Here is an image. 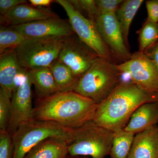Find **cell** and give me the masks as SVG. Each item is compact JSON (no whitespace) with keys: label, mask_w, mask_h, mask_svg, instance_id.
Masks as SVG:
<instances>
[{"label":"cell","mask_w":158,"mask_h":158,"mask_svg":"<svg viewBox=\"0 0 158 158\" xmlns=\"http://www.w3.org/2000/svg\"><path fill=\"white\" fill-rule=\"evenodd\" d=\"M98 105L74 91L58 92L37 99L34 118L77 128L93 122Z\"/></svg>","instance_id":"1"},{"label":"cell","mask_w":158,"mask_h":158,"mask_svg":"<svg viewBox=\"0 0 158 158\" xmlns=\"http://www.w3.org/2000/svg\"><path fill=\"white\" fill-rule=\"evenodd\" d=\"M158 102V94L149 93L132 82L122 81L111 94L98 105L94 122L117 131L123 129L132 114L140 106Z\"/></svg>","instance_id":"2"},{"label":"cell","mask_w":158,"mask_h":158,"mask_svg":"<svg viewBox=\"0 0 158 158\" xmlns=\"http://www.w3.org/2000/svg\"><path fill=\"white\" fill-rule=\"evenodd\" d=\"M122 75L116 64L98 57L80 77L73 91L99 104L122 81Z\"/></svg>","instance_id":"3"},{"label":"cell","mask_w":158,"mask_h":158,"mask_svg":"<svg viewBox=\"0 0 158 158\" xmlns=\"http://www.w3.org/2000/svg\"><path fill=\"white\" fill-rule=\"evenodd\" d=\"M77 128H70L55 122L34 119L23 123L12 135V158H24L33 148L49 138H58L68 141H73Z\"/></svg>","instance_id":"4"},{"label":"cell","mask_w":158,"mask_h":158,"mask_svg":"<svg viewBox=\"0 0 158 158\" xmlns=\"http://www.w3.org/2000/svg\"><path fill=\"white\" fill-rule=\"evenodd\" d=\"M114 134L94 122L77 128L73 141L68 144L69 155L105 158L110 155Z\"/></svg>","instance_id":"5"},{"label":"cell","mask_w":158,"mask_h":158,"mask_svg":"<svg viewBox=\"0 0 158 158\" xmlns=\"http://www.w3.org/2000/svg\"><path fill=\"white\" fill-rule=\"evenodd\" d=\"M66 37L26 39L15 49L21 66L27 69L49 68L58 59Z\"/></svg>","instance_id":"6"},{"label":"cell","mask_w":158,"mask_h":158,"mask_svg":"<svg viewBox=\"0 0 158 158\" xmlns=\"http://www.w3.org/2000/svg\"><path fill=\"white\" fill-rule=\"evenodd\" d=\"M56 2L66 12L70 25L79 39L92 49L99 57L113 62L114 58L103 40L95 22L80 13L69 0H56Z\"/></svg>","instance_id":"7"},{"label":"cell","mask_w":158,"mask_h":158,"mask_svg":"<svg viewBox=\"0 0 158 158\" xmlns=\"http://www.w3.org/2000/svg\"><path fill=\"white\" fill-rule=\"evenodd\" d=\"M32 81L28 70L23 68L15 81L11 99V115L7 131L11 135L21 124L34 119Z\"/></svg>","instance_id":"8"},{"label":"cell","mask_w":158,"mask_h":158,"mask_svg":"<svg viewBox=\"0 0 158 158\" xmlns=\"http://www.w3.org/2000/svg\"><path fill=\"white\" fill-rule=\"evenodd\" d=\"M122 75L149 93L158 94V65L146 54L135 52L129 60L116 65Z\"/></svg>","instance_id":"9"},{"label":"cell","mask_w":158,"mask_h":158,"mask_svg":"<svg viewBox=\"0 0 158 158\" xmlns=\"http://www.w3.org/2000/svg\"><path fill=\"white\" fill-rule=\"evenodd\" d=\"M98 57L95 52L82 42L75 34L65 38L58 60L80 78Z\"/></svg>","instance_id":"10"},{"label":"cell","mask_w":158,"mask_h":158,"mask_svg":"<svg viewBox=\"0 0 158 158\" xmlns=\"http://www.w3.org/2000/svg\"><path fill=\"white\" fill-rule=\"evenodd\" d=\"M98 30L113 58L121 63L131 56L126 45L116 13L99 15L95 21Z\"/></svg>","instance_id":"11"},{"label":"cell","mask_w":158,"mask_h":158,"mask_svg":"<svg viewBox=\"0 0 158 158\" xmlns=\"http://www.w3.org/2000/svg\"><path fill=\"white\" fill-rule=\"evenodd\" d=\"M26 39L65 37L75 34L69 20L59 17L12 27Z\"/></svg>","instance_id":"12"},{"label":"cell","mask_w":158,"mask_h":158,"mask_svg":"<svg viewBox=\"0 0 158 158\" xmlns=\"http://www.w3.org/2000/svg\"><path fill=\"white\" fill-rule=\"evenodd\" d=\"M59 17L48 8H39L27 3L16 6L1 16V24L4 26H17L39 20Z\"/></svg>","instance_id":"13"},{"label":"cell","mask_w":158,"mask_h":158,"mask_svg":"<svg viewBox=\"0 0 158 158\" xmlns=\"http://www.w3.org/2000/svg\"><path fill=\"white\" fill-rule=\"evenodd\" d=\"M127 158H158V130L156 126L135 135Z\"/></svg>","instance_id":"14"},{"label":"cell","mask_w":158,"mask_h":158,"mask_svg":"<svg viewBox=\"0 0 158 158\" xmlns=\"http://www.w3.org/2000/svg\"><path fill=\"white\" fill-rule=\"evenodd\" d=\"M158 122V102L143 104L133 113L123 130L135 135Z\"/></svg>","instance_id":"15"},{"label":"cell","mask_w":158,"mask_h":158,"mask_svg":"<svg viewBox=\"0 0 158 158\" xmlns=\"http://www.w3.org/2000/svg\"><path fill=\"white\" fill-rule=\"evenodd\" d=\"M22 69L15 49L6 51L0 55V90L11 98L16 78Z\"/></svg>","instance_id":"16"},{"label":"cell","mask_w":158,"mask_h":158,"mask_svg":"<svg viewBox=\"0 0 158 158\" xmlns=\"http://www.w3.org/2000/svg\"><path fill=\"white\" fill-rule=\"evenodd\" d=\"M68 144L64 139L48 138L33 148L24 158H66L69 155Z\"/></svg>","instance_id":"17"},{"label":"cell","mask_w":158,"mask_h":158,"mask_svg":"<svg viewBox=\"0 0 158 158\" xmlns=\"http://www.w3.org/2000/svg\"><path fill=\"white\" fill-rule=\"evenodd\" d=\"M28 70L38 99L50 96L58 92L55 79L49 68Z\"/></svg>","instance_id":"18"},{"label":"cell","mask_w":158,"mask_h":158,"mask_svg":"<svg viewBox=\"0 0 158 158\" xmlns=\"http://www.w3.org/2000/svg\"><path fill=\"white\" fill-rule=\"evenodd\" d=\"M143 2L144 1L142 0L123 1L116 13L124 42L128 48L129 35L131 24Z\"/></svg>","instance_id":"19"},{"label":"cell","mask_w":158,"mask_h":158,"mask_svg":"<svg viewBox=\"0 0 158 158\" xmlns=\"http://www.w3.org/2000/svg\"><path fill=\"white\" fill-rule=\"evenodd\" d=\"M55 79L58 92L73 91L80 78L68 66L57 59L49 67Z\"/></svg>","instance_id":"20"},{"label":"cell","mask_w":158,"mask_h":158,"mask_svg":"<svg viewBox=\"0 0 158 158\" xmlns=\"http://www.w3.org/2000/svg\"><path fill=\"white\" fill-rule=\"evenodd\" d=\"M135 135L122 129L115 132L110 151L111 158H127Z\"/></svg>","instance_id":"21"},{"label":"cell","mask_w":158,"mask_h":158,"mask_svg":"<svg viewBox=\"0 0 158 158\" xmlns=\"http://www.w3.org/2000/svg\"><path fill=\"white\" fill-rule=\"evenodd\" d=\"M25 38L11 26H1L0 28V54L15 49L21 44Z\"/></svg>","instance_id":"22"},{"label":"cell","mask_w":158,"mask_h":158,"mask_svg":"<svg viewBox=\"0 0 158 158\" xmlns=\"http://www.w3.org/2000/svg\"><path fill=\"white\" fill-rule=\"evenodd\" d=\"M139 52L145 53L158 40V23L145 21L139 31Z\"/></svg>","instance_id":"23"},{"label":"cell","mask_w":158,"mask_h":158,"mask_svg":"<svg viewBox=\"0 0 158 158\" xmlns=\"http://www.w3.org/2000/svg\"><path fill=\"white\" fill-rule=\"evenodd\" d=\"M11 98L0 90V131H7L11 115Z\"/></svg>","instance_id":"24"},{"label":"cell","mask_w":158,"mask_h":158,"mask_svg":"<svg viewBox=\"0 0 158 158\" xmlns=\"http://www.w3.org/2000/svg\"><path fill=\"white\" fill-rule=\"evenodd\" d=\"M80 13L88 15V18L95 22L99 16L95 0H69Z\"/></svg>","instance_id":"25"},{"label":"cell","mask_w":158,"mask_h":158,"mask_svg":"<svg viewBox=\"0 0 158 158\" xmlns=\"http://www.w3.org/2000/svg\"><path fill=\"white\" fill-rule=\"evenodd\" d=\"M12 135L7 131H0V158H12Z\"/></svg>","instance_id":"26"},{"label":"cell","mask_w":158,"mask_h":158,"mask_svg":"<svg viewBox=\"0 0 158 158\" xmlns=\"http://www.w3.org/2000/svg\"><path fill=\"white\" fill-rule=\"evenodd\" d=\"M123 0H95L99 15L116 13Z\"/></svg>","instance_id":"27"},{"label":"cell","mask_w":158,"mask_h":158,"mask_svg":"<svg viewBox=\"0 0 158 158\" xmlns=\"http://www.w3.org/2000/svg\"><path fill=\"white\" fill-rule=\"evenodd\" d=\"M148 12L147 19L158 23V0H149L145 2Z\"/></svg>","instance_id":"28"},{"label":"cell","mask_w":158,"mask_h":158,"mask_svg":"<svg viewBox=\"0 0 158 158\" xmlns=\"http://www.w3.org/2000/svg\"><path fill=\"white\" fill-rule=\"evenodd\" d=\"M27 3V1L26 0H0L1 16L5 15L16 6Z\"/></svg>","instance_id":"29"},{"label":"cell","mask_w":158,"mask_h":158,"mask_svg":"<svg viewBox=\"0 0 158 158\" xmlns=\"http://www.w3.org/2000/svg\"><path fill=\"white\" fill-rule=\"evenodd\" d=\"M144 53L155 61L158 65V40Z\"/></svg>","instance_id":"30"},{"label":"cell","mask_w":158,"mask_h":158,"mask_svg":"<svg viewBox=\"0 0 158 158\" xmlns=\"http://www.w3.org/2000/svg\"><path fill=\"white\" fill-rule=\"evenodd\" d=\"M56 2L53 0H30L29 2L32 6L39 8H48L52 3Z\"/></svg>","instance_id":"31"},{"label":"cell","mask_w":158,"mask_h":158,"mask_svg":"<svg viewBox=\"0 0 158 158\" xmlns=\"http://www.w3.org/2000/svg\"><path fill=\"white\" fill-rule=\"evenodd\" d=\"M66 158H90L86 157H81V156H72L69 155L67 156Z\"/></svg>","instance_id":"32"},{"label":"cell","mask_w":158,"mask_h":158,"mask_svg":"<svg viewBox=\"0 0 158 158\" xmlns=\"http://www.w3.org/2000/svg\"><path fill=\"white\" fill-rule=\"evenodd\" d=\"M157 128H158V127Z\"/></svg>","instance_id":"33"}]
</instances>
